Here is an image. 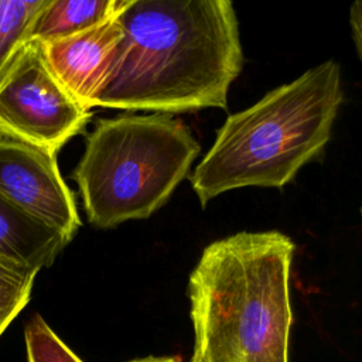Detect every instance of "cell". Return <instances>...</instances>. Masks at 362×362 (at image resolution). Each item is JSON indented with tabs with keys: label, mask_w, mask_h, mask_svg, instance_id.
I'll list each match as a JSON object with an SVG mask.
<instances>
[{
	"label": "cell",
	"mask_w": 362,
	"mask_h": 362,
	"mask_svg": "<svg viewBox=\"0 0 362 362\" xmlns=\"http://www.w3.org/2000/svg\"><path fill=\"white\" fill-rule=\"evenodd\" d=\"M68 242L0 194V256L41 270L54 263Z\"/></svg>",
	"instance_id": "obj_8"
},
{
	"label": "cell",
	"mask_w": 362,
	"mask_h": 362,
	"mask_svg": "<svg viewBox=\"0 0 362 362\" xmlns=\"http://www.w3.org/2000/svg\"><path fill=\"white\" fill-rule=\"evenodd\" d=\"M47 0H0V78L28 42L31 25Z\"/></svg>",
	"instance_id": "obj_10"
},
{
	"label": "cell",
	"mask_w": 362,
	"mask_h": 362,
	"mask_svg": "<svg viewBox=\"0 0 362 362\" xmlns=\"http://www.w3.org/2000/svg\"><path fill=\"white\" fill-rule=\"evenodd\" d=\"M113 71L92 107L173 115L226 109L243 66L229 0H129Z\"/></svg>",
	"instance_id": "obj_1"
},
{
	"label": "cell",
	"mask_w": 362,
	"mask_h": 362,
	"mask_svg": "<svg viewBox=\"0 0 362 362\" xmlns=\"http://www.w3.org/2000/svg\"><path fill=\"white\" fill-rule=\"evenodd\" d=\"M38 270L0 256V337L31 297Z\"/></svg>",
	"instance_id": "obj_11"
},
{
	"label": "cell",
	"mask_w": 362,
	"mask_h": 362,
	"mask_svg": "<svg viewBox=\"0 0 362 362\" xmlns=\"http://www.w3.org/2000/svg\"><path fill=\"white\" fill-rule=\"evenodd\" d=\"M92 110L65 89L37 42H27L0 78V136L55 154L79 134Z\"/></svg>",
	"instance_id": "obj_5"
},
{
	"label": "cell",
	"mask_w": 362,
	"mask_h": 362,
	"mask_svg": "<svg viewBox=\"0 0 362 362\" xmlns=\"http://www.w3.org/2000/svg\"><path fill=\"white\" fill-rule=\"evenodd\" d=\"M129 0H47L35 17L28 42L66 38L117 17Z\"/></svg>",
	"instance_id": "obj_9"
},
{
	"label": "cell",
	"mask_w": 362,
	"mask_h": 362,
	"mask_svg": "<svg viewBox=\"0 0 362 362\" xmlns=\"http://www.w3.org/2000/svg\"><path fill=\"white\" fill-rule=\"evenodd\" d=\"M293 240L240 232L208 245L189 281L191 362H288Z\"/></svg>",
	"instance_id": "obj_2"
},
{
	"label": "cell",
	"mask_w": 362,
	"mask_h": 362,
	"mask_svg": "<svg viewBox=\"0 0 362 362\" xmlns=\"http://www.w3.org/2000/svg\"><path fill=\"white\" fill-rule=\"evenodd\" d=\"M0 194L33 219L57 230L68 243L82 223L55 154L3 136Z\"/></svg>",
	"instance_id": "obj_6"
},
{
	"label": "cell",
	"mask_w": 362,
	"mask_h": 362,
	"mask_svg": "<svg viewBox=\"0 0 362 362\" xmlns=\"http://www.w3.org/2000/svg\"><path fill=\"white\" fill-rule=\"evenodd\" d=\"M28 362H83L37 314L24 329Z\"/></svg>",
	"instance_id": "obj_12"
},
{
	"label": "cell",
	"mask_w": 362,
	"mask_h": 362,
	"mask_svg": "<svg viewBox=\"0 0 362 362\" xmlns=\"http://www.w3.org/2000/svg\"><path fill=\"white\" fill-rule=\"evenodd\" d=\"M349 23H351V28H352V37L355 41V47H356V51L362 61V1H355L351 6Z\"/></svg>",
	"instance_id": "obj_13"
},
{
	"label": "cell",
	"mask_w": 362,
	"mask_h": 362,
	"mask_svg": "<svg viewBox=\"0 0 362 362\" xmlns=\"http://www.w3.org/2000/svg\"><path fill=\"white\" fill-rule=\"evenodd\" d=\"M201 147L173 115L99 119L72 173L88 221L102 229L144 219L187 177Z\"/></svg>",
	"instance_id": "obj_4"
},
{
	"label": "cell",
	"mask_w": 362,
	"mask_h": 362,
	"mask_svg": "<svg viewBox=\"0 0 362 362\" xmlns=\"http://www.w3.org/2000/svg\"><path fill=\"white\" fill-rule=\"evenodd\" d=\"M342 98L339 65L328 59L228 116L191 174L201 205L230 189L290 182L322 156Z\"/></svg>",
	"instance_id": "obj_3"
},
{
	"label": "cell",
	"mask_w": 362,
	"mask_h": 362,
	"mask_svg": "<svg viewBox=\"0 0 362 362\" xmlns=\"http://www.w3.org/2000/svg\"><path fill=\"white\" fill-rule=\"evenodd\" d=\"M130 362H181V361L174 356H146V358L133 359Z\"/></svg>",
	"instance_id": "obj_14"
},
{
	"label": "cell",
	"mask_w": 362,
	"mask_h": 362,
	"mask_svg": "<svg viewBox=\"0 0 362 362\" xmlns=\"http://www.w3.org/2000/svg\"><path fill=\"white\" fill-rule=\"evenodd\" d=\"M119 16L66 38L37 42L59 82L76 102L89 110L105 88L117 59L124 37Z\"/></svg>",
	"instance_id": "obj_7"
}]
</instances>
